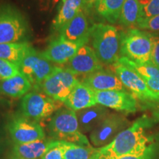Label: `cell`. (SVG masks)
I'll return each instance as SVG.
<instances>
[{"instance_id":"1","label":"cell","mask_w":159,"mask_h":159,"mask_svg":"<svg viewBox=\"0 0 159 159\" xmlns=\"http://www.w3.org/2000/svg\"><path fill=\"white\" fill-rule=\"evenodd\" d=\"M149 123V119L144 116L137 119L131 126L119 133L112 142L101 148L112 157L147 153L152 150L151 139L144 132L145 127Z\"/></svg>"},{"instance_id":"2","label":"cell","mask_w":159,"mask_h":159,"mask_svg":"<svg viewBox=\"0 0 159 159\" xmlns=\"http://www.w3.org/2000/svg\"><path fill=\"white\" fill-rule=\"evenodd\" d=\"M89 35L93 49L101 63L113 65L118 61L120 33L114 26L95 24L90 27Z\"/></svg>"},{"instance_id":"3","label":"cell","mask_w":159,"mask_h":159,"mask_svg":"<svg viewBox=\"0 0 159 159\" xmlns=\"http://www.w3.org/2000/svg\"><path fill=\"white\" fill-rule=\"evenodd\" d=\"M48 131L52 139L57 141L91 146L88 139L80 130L77 114L69 108H60L48 124Z\"/></svg>"},{"instance_id":"4","label":"cell","mask_w":159,"mask_h":159,"mask_svg":"<svg viewBox=\"0 0 159 159\" xmlns=\"http://www.w3.org/2000/svg\"><path fill=\"white\" fill-rule=\"evenodd\" d=\"M152 43L150 33L131 28L120 33L119 55L135 63L151 62Z\"/></svg>"},{"instance_id":"5","label":"cell","mask_w":159,"mask_h":159,"mask_svg":"<svg viewBox=\"0 0 159 159\" xmlns=\"http://www.w3.org/2000/svg\"><path fill=\"white\" fill-rule=\"evenodd\" d=\"M28 30L27 20L16 7L0 5V44L26 41Z\"/></svg>"},{"instance_id":"6","label":"cell","mask_w":159,"mask_h":159,"mask_svg":"<svg viewBox=\"0 0 159 159\" xmlns=\"http://www.w3.org/2000/svg\"><path fill=\"white\" fill-rule=\"evenodd\" d=\"M113 69L123 85L136 99L145 102H159V92L151 90L136 70L119 61L113 64Z\"/></svg>"},{"instance_id":"7","label":"cell","mask_w":159,"mask_h":159,"mask_svg":"<svg viewBox=\"0 0 159 159\" xmlns=\"http://www.w3.org/2000/svg\"><path fill=\"white\" fill-rule=\"evenodd\" d=\"M80 81L76 75L66 69L54 66L52 71L41 83L40 89L53 99L63 102Z\"/></svg>"},{"instance_id":"8","label":"cell","mask_w":159,"mask_h":159,"mask_svg":"<svg viewBox=\"0 0 159 159\" xmlns=\"http://www.w3.org/2000/svg\"><path fill=\"white\" fill-rule=\"evenodd\" d=\"M62 103L54 100L43 92L33 91L23 97L21 111L24 116L39 122L52 116L61 108Z\"/></svg>"},{"instance_id":"9","label":"cell","mask_w":159,"mask_h":159,"mask_svg":"<svg viewBox=\"0 0 159 159\" xmlns=\"http://www.w3.org/2000/svg\"><path fill=\"white\" fill-rule=\"evenodd\" d=\"M7 130L15 144H26L45 139V133L38 122L24 115L16 114L7 122Z\"/></svg>"},{"instance_id":"10","label":"cell","mask_w":159,"mask_h":159,"mask_svg":"<svg viewBox=\"0 0 159 159\" xmlns=\"http://www.w3.org/2000/svg\"><path fill=\"white\" fill-rule=\"evenodd\" d=\"M53 66L41 52L32 47L19 66V69L35 89H39L43 81L51 74Z\"/></svg>"},{"instance_id":"11","label":"cell","mask_w":159,"mask_h":159,"mask_svg":"<svg viewBox=\"0 0 159 159\" xmlns=\"http://www.w3.org/2000/svg\"><path fill=\"white\" fill-rule=\"evenodd\" d=\"M125 116L116 114H110L90 134L91 142L97 148H102L111 143L119 133L128 125Z\"/></svg>"},{"instance_id":"12","label":"cell","mask_w":159,"mask_h":159,"mask_svg":"<svg viewBox=\"0 0 159 159\" xmlns=\"http://www.w3.org/2000/svg\"><path fill=\"white\" fill-rule=\"evenodd\" d=\"M65 69L77 75H86L103 69L94 49L87 44L79 48L75 55L65 64Z\"/></svg>"},{"instance_id":"13","label":"cell","mask_w":159,"mask_h":159,"mask_svg":"<svg viewBox=\"0 0 159 159\" xmlns=\"http://www.w3.org/2000/svg\"><path fill=\"white\" fill-rule=\"evenodd\" d=\"M89 41H81L78 42L67 41L61 36L51 41L43 52V57L50 62L57 64H66L75 55L79 48L83 45L87 44Z\"/></svg>"},{"instance_id":"14","label":"cell","mask_w":159,"mask_h":159,"mask_svg":"<svg viewBox=\"0 0 159 159\" xmlns=\"http://www.w3.org/2000/svg\"><path fill=\"white\" fill-rule=\"evenodd\" d=\"M97 104L106 108L125 113H134L137 110L136 98L126 91H96Z\"/></svg>"},{"instance_id":"15","label":"cell","mask_w":159,"mask_h":159,"mask_svg":"<svg viewBox=\"0 0 159 159\" xmlns=\"http://www.w3.org/2000/svg\"><path fill=\"white\" fill-rule=\"evenodd\" d=\"M80 82L87 85L95 91H125V87L116 75L112 71L104 69L86 75Z\"/></svg>"},{"instance_id":"16","label":"cell","mask_w":159,"mask_h":159,"mask_svg":"<svg viewBox=\"0 0 159 159\" xmlns=\"http://www.w3.org/2000/svg\"><path fill=\"white\" fill-rule=\"evenodd\" d=\"M63 104L75 112L91 108L97 105L96 91L83 83L79 82L66 99Z\"/></svg>"},{"instance_id":"17","label":"cell","mask_w":159,"mask_h":159,"mask_svg":"<svg viewBox=\"0 0 159 159\" xmlns=\"http://www.w3.org/2000/svg\"><path fill=\"white\" fill-rule=\"evenodd\" d=\"M89 30L90 27L87 16L85 11H82L59 31V36L73 42L89 41L90 39Z\"/></svg>"},{"instance_id":"18","label":"cell","mask_w":159,"mask_h":159,"mask_svg":"<svg viewBox=\"0 0 159 159\" xmlns=\"http://www.w3.org/2000/svg\"><path fill=\"white\" fill-rule=\"evenodd\" d=\"M86 8H89L86 0H61L59 3L56 16L52 24V29L59 32L71 19H74L79 12Z\"/></svg>"},{"instance_id":"19","label":"cell","mask_w":159,"mask_h":159,"mask_svg":"<svg viewBox=\"0 0 159 159\" xmlns=\"http://www.w3.org/2000/svg\"><path fill=\"white\" fill-rule=\"evenodd\" d=\"M79 128L82 134L91 132L110 114L106 107L96 105L76 112Z\"/></svg>"},{"instance_id":"20","label":"cell","mask_w":159,"mask_h":159,"mask_svg":"<svg viewBox=\"0 0 159 159\" xmlns=\"http://www.w3.org/2000/svg\"><path fill=\"white\" fill-rule=\"evenodd\" d=\"M53 139H44L26 144H15L13 155L22 159H41L43 155L53 146Z\"/></svg>"},{"instance_id":"21","label":"cell","mask_w":159,"mask_h":159,"mask_svg":"<svg viewBox=\"0 0 159 159\" xmlns=\"http://www.w3.org/2000/svg\"><path fill=\"white\" fill-rule=\"evenodd\" d=\"M118 61L136 70L151 90L159 92V68L153 63H135L124 57H120Z\"/></svg>"},{"instance_id":"22","label":"cell","mask_w":159,"mask_h":159,"mask_svg":"<svg viewBox=\"0 0 159 159\" xmlns=\"http://www.w3.org/2000/svg\"><path fill=\"white\" fill-rule=\"evenodd\" d=\"M32 88L30 82L21 72L11 78L0 80V94L13 98L24 97Z\"/></svg>"},{"instance_id":"23","label":"cell","mask_w":159,"mask_h":159,"mask_svg":"<svg viewBox=\"0 0 159 159\" xmlns=\"http://www.w3.org/2000/svg\"><path fill=\"white\" fill-rule=\"evenodd\" d=\"M32 46L27 41L0 44V58L9 61L19 67Z\"/></svg>"},{"instance_id":"24","label":"cell","mask_w":159,"mask_h":159,"mask_svg":"<svg viewBox=\"0 0 159 159\" xmlns=\"http://www.w3.org/2000/svg\"><path fill=\"white\" fill-rule=\"evenodd\" d=\"M125 0H96L94 7L97 13L111 24L119 20Z\"/></svg>"},{"instance_id":"25","label":"cell","mask_w":159,"mask_h":159,"mask_svg":"<svg viewBox=\"0 0 159 159\" xmlns=\"http://www.w3.org/2000/svg\"><path fill=\"white\" fill-rule=\"evenodd\" d=\"M142 18V7L139 0H125L119 22L125 27H135Z\"/></svg>"},{"instance_id":"26","label":"cell","mask_w":159,"mask_h":159,"mask_svg":"<svg viewBox=\"0 0 159 159\" xmlns=\"http://www.w3.org/2000/svg\"><path fill=\"white\" fill-rule=\"evenodd\" d=\"M63 151V159H91L98 150L92 146H85L59 141Z\"/></svg>"},{"instance_id":"27","label":"cell","mask_w":159,"mask_h":159,"mask_svg":"<svg viewBox=\"0 0 159 159\" xmlns=\"http://www.w3.org/2000/svg\"><path fill=\"white\" fill-rule=\"evenodd\" d=\"M19 73L21 71L18 66L0 58V80L11 78Z\"/></svg>"},{"instance_id":"28","label":"cell","mask_w":159,"mask_h":159,"mask_svg":"<svg viewBox=\"0 0 159 159\" xmlns=\"http://www.w3.org/2000/svg\"><path fill=\"white\" fill-rule=\"evenodd\" d=\"M142 7V18L159 15V0H139Z\"/></svg>"},{"instance_id":"29","label":"cell","mask_w":159,"mask_h":159,"mask_svg":"<svg viewBox=\"0 0 159 159\" xmlns=\"http://www.w3.org/2000/svg\"><path fill=\"white\" fill-rule=\"evenodd\" d=\"M136 27L142 30L159 31V15L149 18H141Z\"/></svg>"},{"instance_id":"30","label":"cell","mask_w":159,"mask_h":159,"mask_svg":"<svg viewBox=\"0 0 159 159\" xmlns=\"http://www.w3.org/2000/svg\"><path fill=\"white\" fill-rule=\"evenodd\" d=\"M150 38L151 43H152L151 63H152L156 66L159 68V35L150 33Z\"/></svg>"},{"instance_id":"31","label":"cell","mask_w":159,"mask_h":159,"mask_svg":"<svg viewBox=\"0 0 159 159\" xmlns=\"http://www.w3.org/2000/svg\"><path fill=\"white\" fill-rule=\"evenodd\" d=\"M41 159H63V151L59 141L55 140L53 146L43 155Z\"/></svg>"},{"instance_id":"32","label":"cell","mask_w":159,"mask_h":159,"mask_svg":"<svg viewBox=\"0 0 159 159\" xmlns=\"http://www.w3.org/2000/svg\"><path fill=\"white\" fill-rule=\"evenodd\" d=\"M61 0H38V5L40 11L52 12Z\"/></svg>"},{"instance_id":"33","label":"cell","mask_w":159,"mask_h":159,"mask_svg":"<svg viewBox=\"0 0 159 159\" xmlns=\"http://www.w3.org/2000/svg\"><path fill=\"white\" fill-rule=\"evenodd\" d=\"M152 153V150L149 151L144 155L141 156H132V155H128V156H122L119 157H112V159H150L151 155Z\"/></svg>"},{"instance_id":"34","label":"cell","mask_w":159,"mask_h":159,"mask_svg":"<svg viewBox=\"0 0 159 159\" xmlns=\"http://www.w3.org/2000/svg\"><path fill=\"white\" fill-rule=\"evenodd\" d=\"M91 159H112L111 156L108 152H105L102 150V148H98L97 152L94 155Z\"/></svg>"},{"instance_id":"35","label":"cell","mask_w":159,"mask_h":159,"mask_svg":"<svg viewBox=\"0 0 159 159\" xmlns=\"http://www.w3.org/2000/svg\"><path fill=\"white\" fill-rule=\"evenodd\" d=\"M156 103H158V106H157L156 111H155V112H154V116L156 118L159 119V102H156Z\"/></svg>"},{"instance_id":"36","label":"cell","mask_w":159,"mask_h":159,"mask_svg":"<svg viewBox=\"0 0 159 159\" xmlns=\"http://www.w3.org/2000/svg\"><path fill=\"white\" fill-rule=\"evenodd\" d=\"M96 0H87V4H88V7H91L94 5Z\"/></svg>"},{"instance_id":"37","label":"cell","mask_w":159,"mask_h":159,"mask_svg":"<svg viewBox=\"0 0 159 159\" xmlns=\"http://www.w3.org/2000/svg\"><path fill=\"white\" fill-rule=\"evenodd\" d=\"M9 159H22V158H18V157L13 156V155H12V156L10 157Z\"/></svg>"},{"instance_id":"38","label":"cell","mask_w":159,"mask_h":159,"mask_svg":"<svg viewBox=\"0 0 159 159\" xmlns=\"http://www.w3.org/2000/svg\"><path fill=\"white\" fill-rule=\"evenodd\" d=\"M86 2H87V0H86Z\"/></svg>"}]
</instances>
